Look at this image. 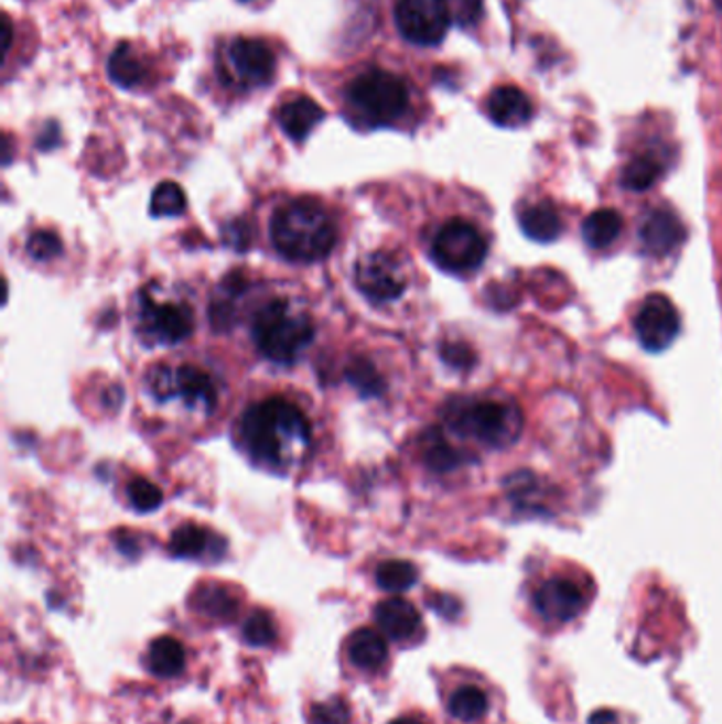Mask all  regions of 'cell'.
<instances>
[{"mask_svg":"<svg viewBox=\"0 0 722 724\" xmlns=\"http://www.w3.org/2000/svg\"><path fill=\"white\" fill-rule=\"evenodd\" d=\"M310 420L282 397L252 404L241 420V439L250 456L261 464H287L310 445Z\"/></svg>","mask_w":722,"mask_h":724,"instance_id":"cell-1","label":"cell"},{"mask_svg":"<svg viewBox=\"0 0 722 724\" xmlns=\"http://www.w3.org/2000/svg\"><path fill=\"white\" fill-rule=\"evenodd\" d=\"M271 240L289 261L314 263L333 250L337 231L319 204L294 199L278 208L271 218Z\"/></svg>","mask_w":722,"mask_h":724,"instance_id":"cell-2","label":"cell"},{"mask_svg":"<svg viewBox=\"0 0 722 724\" xmlns=\"http://www.w3.org/2000/svg\"><path fill=\"white\" fill-rule=\"evenodd\" d=\"M445 422L460 436H471L487 447L513 445L524 426L519 407L498 399H454L445 409Z\"/></svg>","mask_w":722,"mask_h":724,"instance_id":"cell-3","label":"cell"},{"mask_svg":"<svg viewBox=\"0 0 722 724\" xmlns=\"http://www.w3.org/2000/svg\"><path fill=\"white\" fill-rule=\"evenodd\" d=\"M310 314L297 312L284 299L266 303L252 324V337L259 352L278 365H291L314 339Z\"/></svg>","mask_w":722,"mask_h":724,"instance_id":"cell-4","label":"cell"},{"mask_svg":"<svg viewBox=\"0 0 722 724\" xmlns=\"http://www.w3.org/2000/svg\"><path fill=\"white\" fill-rule=\"evenodd\" d=\"M349 107L371 126L397 121L409 107V91L401 77L371 68L352 80L346 89Z\"/></svg>","mask_w":722,"mask_h":724,"instance_id":"cell-5","label":"cell"},{"mask_svg":"<svg viewBox=\"0 0 722 724\" xmlns=\"http://www.w3.org/2000/svg\"><path fill=\"white\" fill-rule=\"evenodd\" d=\"M432 257L439 268L464 275L482 268L487 257V241L473 223L464 218H452L437 231L432 241Z\"/></svg>","mask_w":722,"mask_h":724,"instance_id":"cell-6","label":"cell"},{"mask_svg":"<svg viewBox=\"0 0 722 724\" xmlns=\"http://www.w3.org/2000/svg\"><path fill=\"white\" fill-rule=\"evenodd\" d=\"M193 312L185 303L158 301L142 293L140 299V326L155 344H181L193 333Z\"/></svg>","mask_w":722,"mask_h":724,"instance_id":"cell-7","label":"cell"},{"mask_svg":"<svg viewBox=\"0 0 722 724\" xmlns=\"http://www.w3.org/2000/svg\"><path fill=\"white\" fill-rule=\"evenodd\" d=\"M450 24L443 0H399L397 4V26L416 45H439Z\"/></svg>","mask_w":722,"mask_h":724,"instance_id":"cell-8","label":"cell"},{"mask_svg":"<svg viewBox=\"0 0 722 724\" xmlns=\"http://www.w3.org/2000/svg\"><path fill=\"white\" fill-rule=\"evenodd\" d=\"M636 335L646 352H664L680 335V314L668 296H646L636 314Z\"/></svg>","mask_w":722,"mask_h":724,"instance_id":"cell-9","label":"cell"},{"mask_svg":"<svg viewBox=\"0 0 722 724\" xmlns=\"http://www.w3.org/2000/svg\"><path fill=\"white\" fill-rule=\"evenodd\" d=\"M358 289L375 303H388L402 295L405 275L395 257L388 252H371L356 266Z\"/></svg>","mask_w":722,"mask_h":724,"instance_id":"cell-10","label":"cell"},{"mask_svg":"<svg viewBox=\"0 0 722 724\" xmlns=\"http://www.w3.org/2000/svg\"><path fill=\"white\" fill-rule=\"evenodd\" d=\"M229 64L236 77L248 87L268 85L276 73V55L259 39H238L229 47Z\"/></svg>","mask_w":722,"mask_h":724,"instance_id":"cell-11","label":"cell"},{"mask_svg":"<svg viewBox=\"0 0 722 724\" xmlns=\"http://www.w3.org/2000/svg\"><path fill=\"white\" fill-rule=\"evenodd\" d=\"M583 593L565 579H551L542 583L535 595L538 615L551 623H568L583 610Z\"/></svg>","mask_w":722,"mask_h":724,"instance_id":"cell-12","label":"cell"},{"mask_svg":"<svg viewBox=\"0 0 722 724\" xmlns=\"http://www.w3.org/2000/svg\"><path fill=\"white\" fill-rule=\"evenodd\" d=\"M640 238L648 255L666 257L685 241L687 229L671 210H653L644 218Z\"/></svg>","mask_w":722,"mask_h":724,"instance_id":"cell-13","label":"cell"},{"mask_svg":"<svg viewBox=\"0 0 722 724\" xmlns=\"http://www.w3.org/2000/svg\"><path fill=\"white\" fill-rule=\"evenodd\" d=\"M375 620L379 629L395 642L413 638L422 623L418 608L402 597H388L379 602L375 608Z\"/></svg>","mask_w":722,"mask_h":724,"instance_id":"cell-14","label":"cell"},{"mask_svg":"<svg viewBox=\"0 0 722 724\" xmlns=\"http://www.w3.org/2000/svg\"><path fill=\"white\" fill-rule=\"evenodd\" d=\"M532 102L517 87H498L487 98V115L500 128H521L532 119Z\"/></svg>","mask_w":722,"mask_h":724,"instance_id":"cell-15","label":"cell"},{"mask_svg":"<svg viewBox=\"0 0 722 724\" xmlns=\"http://www.w3.org/2000/svg\"><path fill=\"white\" fill-rule=\"evenodd\" d=\"M519 227L526 238L538 244H551L562 236V215L551 202H538L519 213Z\"/></svg>","mask_w":722,"mask_h":724,"instance_id":"cell-16","label":"cell"},{"mask_svg":"<svg viewBox=\"0 0 722 724\" xmlns=\"http://www.w3.org/2000/svg\"><path fill=\"white\" fill-rule=\"evenodd\" d=\"M322 119H324V110L312 98H294L284 102L278 110V121L282 132L293 140L308 138Z\"/></svg>","mask_w":722,"mask_h":724,"instance_id":"cell-17","label":"cell"},{"mask_svg":"<svg viewBox=\"0 0 722 724\" xmlns=\"http://www.w3.org/2000/svg\"><path fill=\"white\" fill-rule=\"evenodd\" d=\"M223 538L215 537L206 528H200L195 523H185L181 526L172 538H170V553L176 558H187V560H200L206 558L213 547H223Z\"/></svg>","mask_w":722,"mask_h":724,"instance_id":"cell-18","label":"cell"},{"mask_svg":"<svg viewBox=\"0 0 722 724\" xmlns=\"http://www.w3.org/2000/svg\"><path fill=\"white\" fill-rule=\"evenodd\" d=\"M348 657L356 668L374 671L384 666L388 657V646L374 629H358L349 636Z\"/></svg>","mask_w":722,"mask_h":724,"instance_id":"cell-19","label":"cell"},{"mask_svg":"<svg viewBox=\"0 0 722 724\" xmlns=\"http://www.w3.org/2000/svg\"><path fill=\"white\" fill-rule=\"evenodd\" d=\"M246 289V280L240 273H231L216 291L213 305H211V321L216 331H229L231 324L236 322L238 314V299Z\"/></svg>","mask_w":722,"mask_h":724,"instance_id":"cell-20","label":"cell"},{"mask_svg":"<svg viewBox=\"0 0 722 724\" xmlns=\"http://www.w3.org/2000/svg\"><path fill=\"white\" fill-rule=\"evenodd\" d=\"M176 395H181L188 404H202L206 409L215 407V386L211 377L195 365H181L176 369Z\"/></svg>","mask_w":722,"mask_h":724,"instance_id":"cell-21","label":"cell"},{"mask_svg":"<svg viewBox=\"0 0 722 724\" xmlns=\"http://www.w3.org/2000/svg\"><path fill=\"white\" fill-rule=\"evenodd\" d=\"M193 606L213 618H231L238 613V595L229 587L216 585V583H206L193 593Z\"/></svg>","mask_w":722,"mask_h":724,"instance_id":"cell-22","label":"cell"},{"mask_svg":"<svg viewBox=\"0 0 722 724\" xmlns=\"http://www.w3.org/2000/svg\"><path fill=\"white\" fill-rule=\"evenodd\" d=\"M623 231V218L613 208L595 210L583 220V240L589 248L602 250L615 244Z\"/></svg>","mask_w":722,"mask_h":724,"instance_id":"cell-23","label":"cell"},{"mask_svg":"<svg viewBox=\"0 0 722 724\" xmlns=\"http://www.w3.org/2000/svg\"><path fill=\"white\" fill-rule=\"evenodd\" d=\"M185 648L176 638L161 636L149 648V670L160 678H174L185 670Z\"/></svg>","mask_w":722,"mask_h":724,"instance_id":"cell-24","label":"cell"},{"mask_svg":"<svg viewBox=\"0 0 722 724\" xmlns=\"http://www.w3.org/2000/svg\"><path fill=\"white\" fill-rule=\"evenodd\" d=\"M108 75L119 87L130 89L147 79V68L136 57L130 43H121L108 60Z\"/></svg>","mask_w":722,"mask_h":724,"instance_id":"cell-25","label":"cell"},{"mask_svg":"<svg viewBox=\"0 0 722 724\" xmlns=\"http://www.w3.org/2000/svg\"><path fill=\"white\" fill-rule=\"evenodd\" d=\"M346 377L349 383L356 388V392L363 399H374V397H381L386 390V381L384 377L379 376V371L375 369L374 363L365 356L354 358L346 369Z\"/></svg>","mask_w":722,"mask_h":724,"instance_id":"cell-26","label":"cell"},{"mask_svg":"<svg viewBox=\"0 0 722 724\" xmlns=\"http://www.w3.org/2000/svg\"><path fill=\"white\" fill-rule=\"evenodd\" d=\"M664 174V165L659 163L657 158L653 155H643V158H636V160L629 161L623 170V176H621V185L629 191H646V188L653 187Z\"/></svg>","mask_w":722,"mask_h":724,"instance_id":"cell-27","label":"cell"},{"mask_svg":"<svg viewBox=\"0 0 722 724\" xmlns=\"http://www.w3.org/2000/svg\"><path fill=\"white\" fill-rule=\"evenodd\" d=\"M377 585L388 593H401V591L411 590L418 581V568L411 562L405 560H390V562L379 563L375 572Z\"/></svg>","mask_w":722,"mask_h":724,"instance_id":"cell-28","label":"cell"},{"mask_svg":"<svg viewBox=\"0 0 722 724\" xmlns=\"http://www.w3.org/2000/svg\"><path fill=\"white\" fill-rule=\"evenodd\" d=\"M487 712V698L477 687H462L450 699V714L462 723L482 721Z\"/></svg>","mask_w":722,"mask_h":724,"instance_id":"cell-29","label":"cell"},{"mask_svg":"<svg viewBox=\"0 0 722 724\" xmlns=\"http://www.w3.org/2000/svg\"><path fill=\"white\" fill-rule=\"evenodd\" d=\"M424 460H427V464H429V468H432V471H437V473H450V471H454L457 466H462L466 456L454 450L443 439V434L430 432L429 439H427V445H424Z\"/></svg>","mask_w":722,"mask_h":724,"instance_id":"cell-30","label":"cell"},{"mask_svg":"<svg viewBox=\"0 0 722 724\" xmlns=\"http://www.w3.org/2000/svg\"><path fill=\"white\" fill-rule=\"evenodd\" d=\"M187 208V197L185 191L179 187L176 183H160L153 197H151V215L153 216H181Z\"/></svg>","mask_w":722,"mask_h":724,"instance_id":"cell-31","label":"cell"},{"mask_svg":"<svg viewBox=\"0 0 722 724\" xmlns=\"http://www.w3.org/2000/svg\"><path fill=\"white\" fill-rule=\"evenodd\" d=\"M241 636L250 646H269L276 640L273 618L269 617L266 610H255L250 617L246 618V623L241 627Z\"/></svg>","mask_w":722,"mask_h":724,"instance_id":"cell-32","label":"cell"},{"mask_svg":"<svg viewBox=\"0 0 722 724\" xmlns=\"http://www.w3.org/2000/svg\"><path fill=\"white\" fill-rule=\"evenodd\" d=\"M128 498L132 503V507L140 512H151V510L160 509L163 503V494L155 483L149 479H132L128 485Z\"/></svg>","mask_w":722,"mask_h":724,"instance_id":"cell-33","label":"cell"},{"mask_svg":"<svg viewBox=\"0 0 722 724\" xmlns=\"http://www.w3.org/2000/svg\"><path fill=\"white\" fill-rule=\"evenodd\" d=\"M26 250L34 261H54L62 255V240L54 231L41 229L28 238Z\"/></svg>","mask_w":722,"mask_h":724,"instance_id":"cell-34","label":"cell"},{"mask_svg":"<svg viewBox=\"0 0 722 724\" xmlns=\"http://www.w3.org/2000/svg\"><path fill=\"white\" fill-rule=\"evenodd\" d=\"M450 22L460 28L475 26L483 13V0H443Z\"/></svg>","mask_w":722,"mask_h":724,"instance_id":"cell-35","label":"cell"},{"mask_svg":"<svg viewBox=\"0 0 722 724\" xmlns=\"http://www.w3.org/2000/svg\"><path fill=\"white\" fill-rule=\"evenodd\" d=\"M310 723L312 724H348L349 707L344 699H328L316 703L310 712Z\"/></svg>","mask_w":722,"mask_h":724,"instance_id":"cell-36","label":"cell"},{"mask_svg":"<svg viewBox=\"0 0 722 724\" xmlns=\"http://www.w3.org/2000/svg\"><path fill=\"white\" fill-rule=\"evenodd\" d=\"M149 388L160 399H172L176 395V369H170L168 365H158L149 374Z\"/></svg>","mask_w":722,"mask_h":724,"instance_id":"cell-37","label":"cell"},{"mask_svg":"<svg viewBox=\"0 0 722 724\" xmlns=\"http://www.w3.org/2000/svg\"><path fill=\"white\" fill-rule=\"evenodd\" d=\"M441 356L450 367L460 369V371L471 369L475 365V352L464 344H445L441 348Z\"/></svg>","mask_w":722,"mask_h":724,"instance_id":"cell-38","label":"cell"},{"mask_svg":"<svg viewBox=\"0 0 722 724\" xmlns=\"http://www.w3.org/2000/svg\"><path fill=\"white\" fill-rule=\"evenodd\" d=\"M57 142H60V128L55 123H47L45 132L39 136V147L43 151H50V149L57 147Z\"/></svg>","mask_w":722,"mask_h":724,"instance_id":"cell-39","label":"cell"},{"mask_svg":"<svg viewBox=\"0 0 722 724\" xmlns=\"http://www.w3.org/2000/svg\"><path fill=\"white\" fill-rule=\"evenodd\" d=\"M227 231H234L236 234V238L231 241V246H236V248H240V250H244L246 248V244H248V240H250V229H248V225H244V223H231L229 227H227Z\"/></svg>","mask_w":722,"mask_h":724,"instance_id":"cell-40","label":"cell"},{"mask_svg":"<svg viewBox=\"0 0 722 724\" xmlns=\"http://www.w3.org/2000/svg\"><path fill=\"white\" fill-rule=\"evenodd\" d=\"M589 724H621V721L613 710H597L589 716Z\"/></svg>","mask_w":722,"mask_h":724,"instance_id":"cell-41","label":"cell"},{"mask_svg":"<svg viewBox=\"0 0 722 724\" xmlns=\"http://www.w3.org/2000/svg\"><path fill=\"white\" fill-rule=\"evenodd\" d=\"M2 36H4V41H2V52L7 55L9 54V50H11V39H13V28H11L9 15H2Z\"/></svg>","mask_w":722,"mask_h":724,"instance_id":"cell-42","label":"cell"},{"mask_svg":"<svg viewBox=\"0 0 722 724\" xmlns=\"http://www.w3.org/2000/svg\"><path fill=\"white\" fill-rule=\"evenodd\" d=\"M390 724H422L420 721H416V718H397V721H392Z\"/></svg>","mask_w":722,"mask_h":724,"instance_id":"cell-43","label":"cell"},{"mask_svg":"<svg viewBox=\"0 0 722 724\" xmlns=\"http://www.w3.org/2000/svg\"><path fill=\"white\" fill-rule=\"evenodd\" d=\"M716 2H719V7L722 9V0H716Z\"/></svg>","mask_w":722,"mask_h":724,"instance_id":"cell-44","label":"cell"},{"mask_svg":"<svg viewBox=\"0 0 722 724\" xmlns=\"http://www.w3.org/2000/svg\"><path fill=\"white\" fill-rule=\"evenodd\" d=\"M183 724H187V723H183Z\"/></svg>","mask_w":722,"mask_h":724,"instance_id":"cell-45","label":"cell"}]
</instances>
